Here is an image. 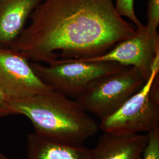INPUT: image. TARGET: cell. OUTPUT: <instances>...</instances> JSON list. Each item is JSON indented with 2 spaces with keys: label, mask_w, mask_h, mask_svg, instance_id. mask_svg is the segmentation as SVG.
I'll return each instance as SVG.
<instances>
[{
  "label": "cell",
  "mask_w": 159,
  "mask_h": 159,
  "mask_svg": "<svg viewBox=\"0 0 159 159\" xmlns=\"http://www.w3.org/2000/svg\"><path fill=\"white\" fill-rule=\"evenodd\" d=\"M43 0H0V47L11 48Z\"/></svg>",
  "instance_id": "cell-8"
},
{
  "label": "cell",
  "mask_w": 159,
  "mask_h": 159,
  "mask_svg": "<svg viewBox=\"0 0 159 159\" xmlns=\"http://www.w3.org/2000/svg\"><path fill=\"white\" fill-rule=\"evenodd\" d=\"M145 82L137 68L128 67L95 80L76 101L89 113L102 119L117 110Z\"/></svg>",
  "instance_id": "cell-5"
},
{
  "label": "cell",
  "mask_w": 159,
  "mask_h": 159,
  "mask_svg": "<svg viewBox=\"0 0 159 159\" xmlns=\"http://www.w3.org/2000/svg\"><path fill=\"white\" fill-rule=\"evenodd\" d=\"M30 64L35 74L51 89L76 98L98 78L128 67L114 62L79 60H58L47 65L31 61Z\"/></svg>",
  "instance_id": "cell-4"
},
{
  "label": "cell",
  "mask_w": 159,
  "mask_h": 159,
  "mask_svg": "<svg viewBox=\"0 0 159 159\" xmlns=\"http://www.w3.org/2000/svg\"><path fill=\"white\" fill-rule=\"evenodd\" d=\"M148 141L141 159H159V127L148 133Z\"/></svg>",
  "instance_id": "cell-12"
},
{
  "label": "cell",
  "mask_w": 159,
  "mask_h": 159,
  "mask_svg": "<svg viewBox=\"0 0 159 159\" xmlns=\"http://www.w3.org/2000/svg\"><path fill=\"white\" fill-rule=\"evenodd\" d=\"M159 58V33H150L145 25L136 33L116 44L101 56L79 60L93 62H114L137 68L145 81L150 77L154 62Z\"/></svg>",
  "instance_id": "cell-6"
},
{
  "label": "cell",
  "mask_w": 159,
  "mask_h": 159,
  "mask_svg": "<svg viewBox=\"0 0 159 159\" xmlns=\"http://www.w3.org/2000/svg\"><path fill=\"white\" fill-rule=\"evenodd\" d=\"M10 100L0 89V118L13 114L11 108Z\"/></svg>",
  "instance_id": "cell-14"
},
{
  "label": "cell",
  "mask_w": 159,
  "mask_h": 159,
  "mask_svg": "<svg viewBox=\"0 0 159 159\" xmlns=\"http://www.w3.org/2000/svg\"><path fill=\"white\" fill-rule=\"evenodd\" d=\"M0 89L11 100L53 90L35 74L26 57L11 48L1 47Z\"/></svg>",
  "instance_id": "cell-7"
},
{
  "label": "cell",
  "mask_w": 159,
  "mask_h": 159,
  "mask_svg": "<svg viewBox=\"0 0 159 159\" xmlns=\"http://www.w3.org/2000/svg\"><path fill=\"white\" fill-rule=\"evenodd\" d=\"M100 120L99 129L107 133H148L159 127V58L142 87L114 113Z\"/></svg>",
  "instance_id": "cell-3"
},
{
  "label": "cell",
  "mask_w": 159,
  "mask_h": 159,
  "mask_svg": "<svg viewBox=\"0 0 159 159\" xmlns=\"http://www.w3.org/2000/svg\"><path fill=\"white\" fill-rule=\"evenodd\" d=\"M148 23L146 25L148 31L157 34L159 24V0H148L147 11Z\"/></svg>",
  "instance_id": "cell-13"
},
{
  "label": "cell",
  "mask_w": 159,
  "mask_h": 159,
  "mask_svg": "<svg viewBox=\"0 0 159 159\" xmlns=\"http://www.w3.org/2000/svg\"><path fill=\"white\" fill-rule=\"evenodd\" d=\"M148 141V133L104 132L93 148V159H141Z\"/></svg>",
  "instance_id": "cell-9"
},
{
  "label": "cell",
  "mask_w": 159,
  "mask_h": 159,
  "mask_svg": "<svg viewBox=\"0 0 159 159\" xmlns=\"http://www.w3.org/2000/svg\"><path fill=\"white\" fill-rule=\"evenodd\" d=\"M29 20L11 48L34 63L101 56L136 33L113 0H43Z\"/></svg>",
  "instance_id": "cell-1"
},
{
  "label": "cell",
  "mask_w": 159,
  "mask_h": 159,
  "mask_svg": "<svg viewBox=\"0 0 159 159\" xmlns=\"http://www.w3.org/2000/svg\"><path fill=\"white\" fill-rule=\"evenodd\" d=\"M115 7L120 15L129 18L136 26V29L144 25L136 14L134 0H116Z\"/></svg>",
  "instance_id": "cell-11"
},
{
  "label": "cell",
  "mask_w": 159,
  "mask_h": 159,
  "mask_svg": "<svg viewBox=\"0 0 159 159\" xmlns=\"http://www.w3.org/2000/svg\"><path fill=\"white\" fill-rule=\"evenodd\" d=\"M0 159H10V158H8L6 155L0 152Z\"/></svg>",
  "instance_id": "cell-15"
},
{
  "label": "cell",
  "mask_w": 159,
  "mask_h": 159,
  "mask_svg": "<svg viewBox=\"0 0 159 159\" xmlns=\"http://www.w3.org/2000/svg\"><path fill=\"white\" fill-rule=\"evenodd\" d=\"M13 114L27 117L41 136L71 146H83L98 130V123L76 100L51 90L10 100Z\"/></svg>",
  "instance_id": "cell-2"
},
{
  "label": "cell",
  "mask_w": 159,
  "mask_h": 159,
  "mask_svg": "<svg viewBox=\"0 0 159 159\" xmlns=\"http://www.w3.org/2000/svg\"><path fill=\"white\" fill-rule=\"evenodd\" d=\"M27 159H93V150L57 142L33 132L27 136Z\"/></svg>",
  "instance_id": "cell-10"
}]
</instances>
